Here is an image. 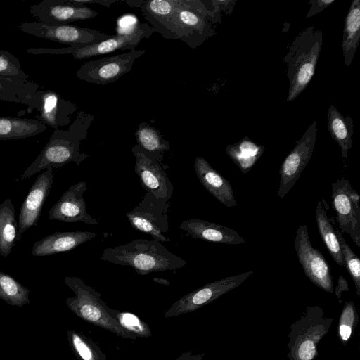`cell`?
<instances>
[{
	"instance_id": "obj_14",
	"label": "cell",
	"mask_w": 360,
	"mask_h": 360,
	"mask_svg": "<svg viewBox=\"0 0 360 360\" xmlns=\"http://www.w3.org/2000/svg\"><path fill=\"white\" fill-rule=\"evenodd\" d=\"M316 133L317 121L314 120L281 164L278 191L280 198H284L288 193L309 162L315 146Z\"/></svg>"
},
{
	"instance_id": "obj_41",
	"label": "cell",
	"mask_w": 360,
	"mask_h": 360,
	"mask_svg": "<svg viewBox=\"0 0 360 360\" xmlns=\"http://www.w3.org/2000/svg\"><path fill=\"white\" fill-rule=\"evenodd\" d=\"M203 356V354H193L191 352H187L181 354L176 360H202Z\"/></svg>"
},
{
	"instance_id": "obj_13",
	"label": "cell",
	"mask_w": 360,
	"mask_h": 360,
	"mask_svg": "<svg viewBox=\"0 0 360 360\" xmlns=\"http://www.w3.org/2000/svg\"><path fill=\"white\" fill-rule=\"evenodd\" d=\"M18 28L27 34L70 46H86L111 37L96 30L72 25L50 26L41 22H24Z\"/></svg>"
},
{
	"instance_id": "obj_18",
	"label": "cell",
	"mask_w": 360,
	"mask_h": 360,
	"mask_svg": "<svg viewBox=\"0 0 360 360\" xmlns=\"http://www.w3.org/2000/svg\"><path fill=\"white\" fill-rule=\"evenodd\" d=\"M86 190L87 184L84 181L70 186L49 210V220L98 224V221L87 212L83 196Z\"/></svg>"
},
{
	"instance_id": "obj_25",
	"label": "cell",
	"mask_w": 360,
	"mask_h": 360,
	"mask_svg": "<svg viewBox=\"0 0 360 360\" xmlns=\"http://www.w3.org/2000/svg\"><path fill=\"white\" fill-rule=\"evenodd\" d=\"M46 125L39 120L0 117V140L25 139L46 131Z\"/></svg>"
},
{
	"instance_id": "obj_43",
	"label": "cell",
	"mask_w": 360,
	"mask_h": 360,
	"mask_svg": "<svg viewBox=\"0 0 360 360\" xmlns=\"http://www.w3.org/2000/svg\"><path fill=\"white\" fill-rule=\"evenodd\" d=\"M153 281H155V283H157L158 284H162V285H167V286H169L170 284L169 281L165 278H160L155 277V278H153Z\"/></svg>"
},
{
	"instance_id": "obj_1",
	"label": "cell",
	"mask_w": 360,
	"mask_h": 360,
	"mask_svg": "<svg viewBox=\"0 0 360 360\" xmlns=\"http://www.w3.org/2000/svg\"><path fill=\"white\" fill-rule=\"evenodd\" d=\"M95 117L84 111L77 112L68 130L55 129L39 155L20 176L22 180L48 168L60 167L73 162L77 166L89 157L79 146L87 138L88 129Z\"/></svg>"
},
{
	"instance_id": "obj_28",
	"label": "cell",
	"mask_w": 360,
	"mask_h": 360,
	"mask_svg": "<svg viewBox=\"0 0 360 360\" xmlns=\"http://www.w3.org/2000/svg\"><path fill=\"white\" fill-rule=\"evenodd\" d=\"M328 127L333 139L340 148L342 156L347 158L352 148V136L354 125L349 115L343 116L334 105H330L328 112Z\"/></svg>"
},
{
	"instance_id": "obj_6",
	"label": "cell",
	"mask_w": 360,
	"mask_h": 360,
	"mask_svg": "<svg viewBox=\"0 0 360 360\" xmlns=\"http://www.w3.org/2000/svg\"><path fill=\"white\" fill-rule=\"evenodd\" d=\"M155 30L148 23H138L126 32L111 35L108 39L86 46H69L63 48H30L27 53L39 54H72L77 60L105 55L117 50L133 49L143 39L149 38Z\"/></svg>"
},
{
	"instance_id": "obj_11",
	"label": "cell",
	"mask_w": 360,
	"mask_h": 360,
	"mask_svg": "<svg viewBox=\"0 0 360 360\" xmlns=\"http://www.w3.org/2000/svg\"><path fill=\"white\" fill-rule=\"evenodd\" d=\"M253 273L249 271L207 283L176 301L165 311L164 316L169 318L194 311L235 289Z\"/></svg>"
},
{
	"instance_id": "obj_34",
	"label": "cell",
	"mask_w": 360,
	"mask_h": 360,
	"mask_svg": "<svg viewBox=\"0 0 360 360\" xmlns=\"http://www.w3.org/2000/svg\"><path fill=\"white\" fill-rule=\"evenodd\" d=\"M108 313L127 331L137 338H149L152 332L149 326L137 315L108 308Z\"/></svg>"
},
{
	"instance_id": "obj_24",
	"label": "cell",
	"mask_w": 360,
	"mask_h": 360,
	"mask_svg": "<svg viewBox=\"0 0 360 360\" xmlns=\"http://www.w3.org/2000/svg\"><path fill=\"white\" fill-rule=\"evenodd\" d=\"M39 84L31 80H14L0 77V100L21 103L34 110V98L39 90Z\"/></svg>"
},
{
	"instance_id": "obj_33",
	"label": "cell",
	"mask_w": 360,
	"mask_h": 360,
	"mask_svg": "<svg viewBox=\"0 0 360 360\" xmlns=\"http://www.w3.org/2000/svg\"><path fill=\"white\" fill-rule=\"evenodd\" d=\"M30 290L11 275L0 271V299L7 304L22 307L30 303Z\"/></svg>"
},
{
	"instance_id": "obj_3",
	"label": "cell",
	"mask_w": 360,
	"mask_h": 360,
	"mask_svg": "<svg viewBox=\"0 0 360 360\" xmlns=\"http://www.w3.org/2000/svg\"><path fill=\"white\" fill-rule=\"evenodd\" d=\"M323 34L309 27L301 32L289 46L283 63L289 79L287 101L295 100L310 83L321 53Z\"/></svg>"
},
{
	"instance_id": "obj_22",
	"label": "cell",
	"mask_w": 360,
	"mask_h": 360,
	"mask_svg": "<svg viewBox=\"0 0 360 360\" xmlns=\"http://www.w3.org/2000/svg\"><path fill=\"white\" fill-rule=\"evenodd\" d=\"M96 236L91 231L56 232L36 241L32 247L33 256H48L70 251Z\"/></svg>"
},
{
	"instance_id": "obj_4",
	"label": "cell",
	"mask_w": 360,
	"mask_h": 360,
	"mask_svg": "<svg viewBox=\"0 0 360 360\" xmlns=\"http://www.w3.org/2000/svg\"><path fill=\"white\" fill-rule=\"evenodd\" d=\"M65 283L75 296L66 299L69 309L84 321L129 339L137 337L124 329L108 313V307L101 300V294L75 276H66Z\"/></svg>"
},
{
	"instance_id": "obj_37",
	"label": "cell",
	"mask_w": 360,
	"mask_h": 360,
	"mask_svg": "<svg viewBox=\"0 0 360 360\" xmlns=\"http://www.w3.org/2000/svg\"><path fill=\"white\" fill-rule=\"evenodd\" d=\"M356 321L357 314L354 302H346L342 310L338 325L340 339L344 345H346L351 338Z\"/></svg>"
},
{
	"instance_id": "obj_10",
	"label": "cell",
	"mask_w": 360,
	"mask_h": 360,
	"mask_svg": "<svg viewBox=\"0 0 360 360\" xmlns=\"http://www.w3.org/2000/svg\"><path fill=\"white\" fill-rule=\"evenodd\" d=\"M294 248L307 278L324 291L333 292L330 266L322 253L311 245L307 226L304 224L300 225L296 231Z\"/></svg>"
},
{
	"instance_id": "obj_29",
	"label": "cell",
	"mask_w": 360,
	"mask_h": 360,
	"mask_svg": "<svg viewBox=\"0 0 360 360\" xmlns=\"http://www.w3.org/2000/svg\"><path fill=\"white\" fill-rule=\"evenodd\" d=\"M18 222L15 210L10 198L0 204V255L8 256L16 243Z\"/></svg>"
},
{
	"instance_id": "obj_19",
	"label": "cell",
	"mask_w": 360,
	"mask_h": 360,
	"mask_svg": "<svg viewBox=\"0 0 360 360\" xmlns=\"http://www.w3.org/2000/svg\"><path fill=\"white\" fill-rule=\"evenodd\" d=\"M34 109L39 112V120L54 129L70 124L77 107L51 90H38L34 98Z\"/></svg>"
},
{
	"instance_id": "obj_16",
	"label": "cell",
	"mask_w": 360,
	"mask_h": 360,
	"mask_svg": "<svg viewBox=\"0 0 360 360\" xmlns=\"http://www.w3.org/2000/svg\"><path fill=\"white\" fill-rule=\"evenodd\" d=\"M132 153L135 157V172L141 186L157 198L169 201L172 196L174 187L162 163L147 156L134 145Z\"/></svg>"
},
{
	"instance_id": "obj_8",
	"label": "cell",
	"mask_w": 360,
	"mask_h": 360,
	"mask_svg": "<svg viewBox=\"0 0 360 360\" xmlns=\"http://www.w3.org/2000/svg\"><path fill=\"white\" fill-rule=\"evenodd\" d=\"M169 201L155 197L146 192L141 201L126 213L131 226L141 232L150 235L159 242H170L165 233L169 231L167 212Z\"/></svg>"
},
{
	"instance_id": "obj_31",
	"label": "cell",
	"mask_w": 360,
	"mask_h": 360,
	"mask_svg": "<svg viewBox=\"0 0 360 360\" xmlns=\"http://www.w3.org/2000/svg\"><path fill=\"white\" fill-rule=\"evenodd\" d=\"M315 217L319 234L333 260L340 266L345 267L342 254L333 224L328 217L323 203L319 200L315 210Z\"/></svg>"
},
{
	"instance_id": "obj_36",
	"label": "cell",
	"mask_w": 360,
	"mask_h": 360,
	"mask_svg": "<svg viewBox=\"0 0 360 360\" xmlns=\"http://www.w3.org/2000/svg\"><path fill=\"white\" fill-rule=\"evenodd\" d=\"M0 77L14 80H30L22 70L18 58L7 50L0 51Z\"/></svg>"
},
{
	"instance_id": "obj_7",
	"label": "cell",
	"mask_w": 360,
	"mask_h": 360,
	"mask_svg": "<svg viewBox=\"0 0 360 360\" xmlns=\"http://www.w3.org/2000/svg\"><path fill=\"white\" fill-rule=\"evenodd\" d=\"M212 22L202 1L178 0L172 18V30L175 39L195 48L212 34Z\"/></svg>"
},
{
	"instance_id": "obj_23",
	"label": "cell",
	"mask_w": 360,
	"mask_h": 360,
	"mask_svg": "<svg viewBox=\"0 0 360 360\" xmlns=\"http://www.w3.org/2000/svg\"><path fill=\"white\" fill-rule=\"evenodd\" d=\"M178 0L145 1L139 8L155 32L167 39H175L172 30V18Z\"/></svg>"
},
{
	"instance_id": "obj_42",
	"label": "cell",
	"mask_w": 360,
	"mask_h": 360,
	"mask_svg": "<svg viewBox=\"0 0 360 360\" xmlns=\"http://www.w3.org/2000/svg\"><path fill=\"white\" fill-rule=\"evenodd\" d=\"M145 1L143 0H130V1H124L125 3H127L129 6L131 7H137L139 8Z\"/></svg>"
},
{
	"instance_id": "obj_12",
	"label": "cell",
	"mask_w": 360,
	"mask_h": 360,
	"mask_svg": "<svg viewBox=\"0 0 360 360\" xmlns=\"http://www.w3.org/2000/svg\"><path fill=\"white\" fill-rule=\"evenodd\" d=\"M144 53L145 50L133 49L127 53L86 62L77 70L76 76L81 80L100 85L114 82L131 71L135 60Z\"/></svg>"
},
{
	"instance_id": "obj_2",
	"label": "cell",
	"mask_w": 360,
	"mask_h": 360,
	"mask_svg": "<svg viewBox=\"0 0 360 360\" xmlns=\"http://www.w3.org/2000/svg\"><path fill=\"white\" fill-rule=\"evenodd\" d=\"M100 259L115 264L131 266L142 276L181 269L186 264L184 259L168 250L160 242L142 238L107 248Z\"/></svg>"
},
{
	"instance_id": "obj_30",
	"label": "cell",
	"mask_w": 360,
	"mask_h": 360,
	"mask_svg": "<svg viewBox=\"0 0 360 360\" xmlns=\"http://www.w3.org/2000/svg\"><path fill=\"white\" fill-rule=\"evenodd\" d=\"M264 147L258 145L248 136L236 143L226 147V152L240 170L247 174L264 152Z\"/></svg>"
},
{
	"instance_id": "obj_39",
	"label": "cell",
	"mask_w": 360,
	"mask_h": 360,
	"mask_svg": "<svg viewBox=\"0 0 360 360\" xmlns=\"http://www.w3.org/2000/svg\"><path fill=\"white\" fill-rule=\"evenodd\" d=\"M349 290V285L346 279L342 276H340L338 281V285L335 289V292L338 299L341 297V295L344 291Z\"/></svg>"
},
{
	"instance_id": "obj_40",
	"label": "cell",
	"mask_w": 360,
	"mask_h": 360,
	"mask_svg": "<svg viewBox=\"0 0 360 360\" xmlns=\"http://www.w3.org/2000/svg\"><path fill=\"white\" fill-rule=\"evenodd\" d=\"M77 4L86 6L90 4H99L103 6L109 8L110 5L117 1V0H74Z\"/></svg>"
},
{
	"instance_id": "obj_5",
	"label": "cell",
	"mask_w": 360,
	"mask_h": 360,
	"mask_svg": "<svg viewBox=\"0 0 360 360\" xmlns=\"http://www.w3.org/2000/svg\"><path fill=\"white\" fill-rule=\"evenodd\" d=\"M333 321V318L324 316L323 309L319 306L307 307L290 326L288 359L314 360L318 354V344L328 333Z\"/></svg>"
},
{
	"instance_id": "obj_9",
	"label": "cell",
	"mask_w": 360,
	"mask_h": 360,
	"mask_svg": "<svg viewBox=\"0 0 360 360\" xmlns=\"http://www.w3.org/2000/svg\"><path fill=\"white\" fill-rule=\"evenodd\" d=\"M331 203L338 229L360 247V196L345 179L332 183Z\"/></svg>"
},
{
	"instance_id": "obj_38",
	"label": "cell",
	"mask_w": 360,
	"mask_h": 360,
	"mask_svg": "<svg viewBox=\"0 0 360 360\" xmlns=\"http://www.w3.org/2000/svg\"><path fill=\"white\" fill-rule=\"evenodd\" d=\"M333 1L334 0L311 1L310 3L312 4V5L309 10L307 18L311 17L317 13L321 11L328 7L330 4H331Z\"/></svg>"
},
{
	"instance_id": "obj_26",
	"label": "cell",
	"mask_w": 360,
	"mask_h": 360,
	"mask_svg": "<svg viewBox=\"0 0 360 360\" xmlns=\"http://www.w3.org/2000/svg\"><path fill=\"white\" fill-rule=\"evenodd\" d=\"M360 41V0H353L347 14L342 49L344 63L349 66Z\"/></svg>"
},
{
	"instance_id": "obj_20",
	"label": "cell",
	"mask_w": 360,
	"mask_h": 360,
	"mask_svg": "<svg viewBox=\"0 0 360 360\" xmlns=\"http://www.w3.org/2000/svg\"><path fill=\"white\" fill-rule=\"evenodd\" d=\"M179 229L193 238L225 245H239L245 240L236 231L213 222L198 219L183 221Z\"/></svg>"
},
{
	"instance_id": "obj_21",
	"label": "cell",
	"mask_w": 360,
	"mask_h": 360,
	"mask_svg": "<svg viewBox=\"0 0 360 360\" xmlns=\"http://www.w3.org/2000/svg\"><path fill=\"white\" fill-rule=\"evenodd\" d=\"M193 166L200 182L210 194L228 207L238 205L231 183L204 158L197 157Z\"/></svg>"
},
{
	"instance_id": "obj_32",
	"label": "cell",
	"mask_w": 360,
	"mask_h": 360,
	"mask_svg": "<svg viewBox=\"0 0 360 360\" xmlns=\"http://www.w3.org/2000/svg\"><path fill=\"white\" fill-rule=\"evenodd\" d=\"M67 335L70 349L78 360H106L100 347L84 333L71 330Z\"/></svg>"
},
{
	"instance_id": "obj_35",
	"label": "cell",
	"mask_w": 360,
	"mask_h": 360,
	"mask_svg": "<svg viewBox=\"0 0 360 360\" xmlns=\"http://www.w3.org/2000/svg\"><path fill=\"white\" fill-rule=\"evenodd\" d=\"M335 229L342 254L345 267L354 283L356 295L360 296V260L347 244L338 228Z\"/></svg>"
},
{
	"instance_id": "obj_27",
	"label": "cell",
	"mask_w": 360,
	"mask_h": 360,
	"mask_svg": "<svg viewBox=\"0 0 360 360\" xmlns=\"http://www.w3.org/2000/svg\"><path fill=\"white\" fill-rule=\"evenodd\" d=\"M137 145L148 157L162 163L164 153L169 150L171 147L160 131L146 122L139 124L135 132Z\"/></svg>"
},
{
	"instance_id": "obj_15",
	"label": "cell",
	"mask_w": 360,
	"mask_h": 360,
	"mask_svg": "<svg viewBox=\"0 0 360 360\" xmlns=\"http://www.w3.org/2000/svg\"><path fill=\"white\" fill-rule=\"evenodd\" d=\"M30 13L47 25H69L70 22L95 18L98 13L74 0H43L32 5Z\"/></svg>"
},
{
	"instance_id": "obj_17",
	"label": "cell",
	"mask_w": 360,
	"mask_h": 360,
	"mask_svg": "<svg viewBox=\"0 0 360 360\" xmlns=\"http://www.w3.org/2000/svg\"><path fill=\"white\" fill-rule=\"evenodd\" d=\"M53 180V168L46 169L36 178L20 209L16 241L21 239L24 232L37 224Z\"/></svg>"
}]
</instances>
